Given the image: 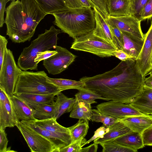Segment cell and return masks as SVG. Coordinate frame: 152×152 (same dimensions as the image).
I'll list each match as a JSON object with an SVG mask.
<instances>
[{
  "mask_svg": "<svg viewBox=\"0 0 152 152\" xmlns=\"http://www.w3.org/2000/svg\"><path fill=\"white\" fill-rule=\"evenodd\" d=\"M135 60L121 61L116 66L102 74L84 77L80 80L84 87L115 102L129 104L142 91L144 79Z\"/></svg>",
  "mask_w": 152,
  "mask_h": 152,
  "instance_id": "1",
  "label": "cell"
},
{
  "mask_svg": "<svg viewBox=\"0 0 152 152\" xmlns=\"http://www.w3.org/2000/svg\"><path fill=\"white\" fill-rule=\"evenodd\" d=\"M52 15L55 18L54 24L74 39L93 31L95 27L94 12L91 7L70 8Z\"/></svg>",
  "mask_w": 152,
  "mask_h": 152,
  "instance_id": "2",
  "label": "cell"
},
{
  "mask_svg": "<svg viewBox=\"0 0 152 152\" xmlns=\"http://www.w3.org/2000/svg\"><path fill=\"white\" fill-rule=\"evenodd\" d=\"M62 32L61 30L52 26L49 30L45 29L44 33L39 34L28 47L23 48L18 59V67L23 71L37 70L38 64L34 62L37 54L52 48L55 49L58 35Z\"/></svg>",
  "mask_w": 152,
  "mask_h": 152,
  "instance_id": "3",
  "label": "cell"
},
{
  "mask_svg": "<svg viewBox=\"0 0 152 152\" xmlns=\"http://www.w3.org/2000/svg\"><path fill=\"white\" fill-rule=\"evenodd\" d=\"M48 77L44 71L33 72L21 70L14 95L20 94H47L60 92L58 87L47 81Z\"/></svg>",
  "mask_w": 152,
  "mask_h": 152,
  "instance_id": "4",
  "label": "cell"
},
{
  "mask_svg": "<svg viewBox=\"0 0 152 152\" xmlns=\"http://www.w3.org/2000/svg\"><path fill=\"white\" fill-rule=\"evenodd\" d=\"M6 34L14 43L29 41L33 36L26 24L20 1H12L5 10Z\"/></svg>",
  "mask_w": 152,
  "mask_h": 152,
  "instance_id": "5",
  "label": "cell"
},
{
  "mask_svg": "<svg viewBox=\"0 0 152 152\" xmlns=\"http://www.w3.org/2000/svg\"><path fill=\"white\" fill-rule=\"evenodd\" d=\"M71 48L89 52L102 58L114 56L118 50L110 43L94 35L93 31L74 39Z\"/></svg>",
  "mask_w": 152,
  "mask_h": 152,
  "instance_id": "6",
  "label": "cell"
},
{
  "mask_svg": "<svg viewBox=\"0 0 152 152\" xmlns=\"http://www.w3.org/2000/svg\"><path fill=\"white\" fill-rule=\"evenodd\" d=\"M21 70L16 64L12 52L7 48L0 69V88L9 96L14 95Z\"/></svg>",
  "mask_w": 152,
  "mask_h": 152,
  "instance_id": "7",
  "label": "cell"
},
{
  "mask_svg": "<svg viewBox=\"0 0 152 152\" xmlns=\"http://www.w3.org/2000/svg\"><path fill=\"white\" fill-rule=\"evenodd\" d=\"M17 127L32 152H59L47 138L20 121Z\"/></svg>",
  "mask_w": 152,
  "mask_h": 152,
  "instance_id": "8",
  "label": "cell"
},
{
  "mask_svg": "<svg viewBox=\"0 0 152 152\" xmlns=\"http://www.w3.org/2000/svg\"><path fill=\"white\" fill-rule=\"evenodd\" d=\"M57 53L43 60V65L49 74H58L67 69L77 56L66 48L57 45Z\"/></svg>",
  "mask_w": 152,
  "mask_h": 152,
  "instance_id": "9",
  "label": "cell"
},
{
  "mask_svg": "<svg viewBox=\"0 0 152 152\" xmlns=\"http://www.w3.org/2000/svg\"><path fill=\"white\" fill-rule=\"evenodd\" d=\"M96 107L102 113L117 120L129 116L146 115L140 112L129 104L112 100L101 103Z\"/></svg>",
  "mask_w": 152,
  "mask_h": 152,
  "instance_id": "10",
  "label": "cell"
},
{
  "mask_svg": "<svg viewBox=\"0 0 152 152\" xmlns=\"http://www.w3.org/2000/svg\"><path fill=\"white\" fill-rule=\"evenodd\" d=\"M26 24L33 36L36 28L47 15L40 8L35 0H20Z\"/></svg>",
  "mask_w": 152,
  "mask_h": 152,
  "instance_id": "11",
  "label": "cell"
},
{
  "mask_svg": "<svg viewBox=\"0 0 152 152\" xmlns=\"http://www.w3.org/2000/svg\"><path fill=\"white\" fill-rule=\"evenodd\" d=\"M19 121L9 96L0 88V129L16 126Z\"/></svg>",
  "mask_w": 152,
  "mask_h": 152,
  "instance_id": "12",
  "label": "cell"
},
{
  "mask_svg": "<svg viewBox=\"0 0 152 152\" xmlns=\"http://www.w3.org/2000/svg\"><path fill=\"white\" fill-rule=\"evenodd\" d=\"M152 54V20L148 31L144 34V43L141 51L135 60L136 64L144 77L152 71L151 60Z\"/></svg>",
  "mask_w": 152,
  "mask_h": 152,
  "instance_id": "13",
  "label": "cell"
},
{
  "mask_svg": "<svg viewBox=\"0 0 152 152\" xmlns=\"http://www.w3.org/2000/svg\"><path fill=\"white\" fill-rule=\"evenodd\" d=\"M107 19L109 24L116 26L121 31L130 33L142 39H144L140 26L141 21L130 15L119 17L109 16Z\"/></svg>",
  "mask_w": 152,
  "mask_h": 152,
  "instance_id": "14",
  "label": "cell"
},
{
  "mask_svg": "<svg viewBox=\"0 0 152 152\" xmlns=\"http://www.w3.org/2000/svg\"><path fill=\"white\" fill-rule=\"evenodd\" d=\"M20 121L47 138L56 147L59 152L60 149L68 145L72 142L70 134H60L53 133L40 127L32 121Z\"/></svg>",
  "mask_w": 152,
  "mask_h": 152,
  "instance_id": "15",
  "label": "cell"
},
{
  "mask_svg": "<svg viewBox=\"0 0 152 152\" xmlns=\"http://www.w3.org/2000/svg\"><path fill=\"white\" fill-rule=\"evenodd\" d=\"M93 9L96 22L95 27L93 31L94 34L110 43L118 50L107 18L95 7Z\"/></svg>",
  "mask_w": 152,
  "mask_h": 152,
  "instance_id": "16",
  "label": "cell"
},
{
  "mask_svg": "<svg viewBox=\"0 0 152 152\" xmlns=\"http://www.w3.org/2000/svg\"><path fill=\"white\" fill-rule=\"evenodd\" d=\"M117 120L123 123L133 131L142 134L152 126V115L147 114L129 116Z\"/></svg>",
  "mask_w": 152,
  "mask_h": 152,
  "instance_id": "17",
  "label": "cell"
},
{
  "mask_svg": "<svg viewBox=\"0 0 152 152\" xmlns=\"http://www.w3.org/2000/svg\"><path fill=\"white\" fill-rule=\"evenodd\" d=\"M129 104L142 113L152 115V88L144 86L142 92Z\"/></svg>",
  "mask_w": 152,
  "mask_h": 152,
  "instance_id": "18",
  "label": "cell"
},
{
  "mask_svg": "<svg viewBox=\"0 0 152 152\" xmlns=\"http://www.w3.org/2000/svg\"><path fill=\"white\" fill-rule=\"evenodd\" d=\"M9 97L20 121H31L36 120L33 116L34 109L32 107L16 95H13Z\"/></svg>",
  "mask_w": 152,
  "mask_h": 152,
  "instance_id": "19",
  "label": "cell"
},
{
  "mask_svg": "<svg viewBox=\"0 0 152 152\" xmlns=\"http://www.w3.org/2000/svg\"><path fill=\"white\" fill-rule=\"evenodd\" d=\"M123 38V51L135 60L142 47L144 39L137 37L128 32L122 31Z\"/></svg>",
  "mask_w": 152,
  "mask_h": 152,
  "instance_id": "20",
  "label": "cell"
},
{
  "mask_svg": "<svg viewBox=\"0 0 152 152\" xmlns=\"http://www.w3.org/2000/svg\"><path fill=\"white\" fill-rule=\"evenodd\" d=\"M133 132L123 123L117 121L109 127L108 131L102 136L96 139L94 142L98 144L114 140L116 138L127 133Z\"/></svg>",
  "mask_w": 152,
  "mask_h": 152,
  "instance_id": "21",
  "label": "cell"
},
{
  "mask_svg": "<svg viewBox=\"0 0 152 152\" xmlns=\"http://www.w3.org/2000/svg\"><path fill=\"white\" fill-rule=\"evenodd\" d=\"M117 143L124 146L136 151L144 148L142 134L132 132L121 136L114 140Z\"/></svg>",
  "mask_w": 152,
  "mask_h": 152,
  "instance_id": "22",
  "label": "cell"
},
{
  "mask_svg": "<svg viewBox=\"0 0 152 152\" xmlns=\"http://www.w3.org/2000/svg\"><path fill=\"white\" fill-rule=\"evenodd\" d=\"M57 93L47 94H20L14 95L23 99L34 108L39 105L53 103Z\"/></svg>",
  "mask_w": 152,
  "mask_h": 152,
  "instance_id": "23",
  "label": "cell"
},
{
  "mask_svg": "<svg viewBox=\"0 0 152 152\" xmlns=\"http://www.w3.org/2000/svg\"><path fill=\"white\" fill-rule=\"evenodd\" d=\"M106 3L109 16L130 15V0H106Z\"/></svg>",
  "mask_w": 152,
  "mask_h": 152,
  "instance_id": "24",
  "label": "cell"
},
{
  "mask_svg": "<svg viewBox=\"0 0 152 152\" xmlns=\"http://www.w3.org/2000/svg\"><path fill=\"white\" fill-rule=\"evenodd\" d=\"M75 100V98H68L61 91L57 93L55 99L56 108L53 118L57 119L64 114L71 112Z\"/></svg>",
  "mask_w": 152,
  "mask_h": 152,
  "instance_id": "25",
  "label": "cell"
},
{
  "mask_svg": "<svg viewBox=\"0 0 152 152\" xmlns=\"http://www.w3.org/2000/svg\"><path fill=\"white\" fill-rule=\"evenodd\" d=\"M75 102L69 115L72 118L90 121L92 114L91 104L79 99L76 96Z\"/></svg>",
  "mask_w": 152,
  "mask_h": 152,
  "instance_id": "26",
  "label": "cell"
},
{
  "mask_svg": "<svg viewBox=\"0 0 152 152\" xmlns=\"http://www.w3.org/2000/svg\"><path fill=\"white\" fill-rule=\"evenodd\" d=\"M56 120L52 117L45 119H36L31 121L40 127L52 133L60 134H70L68 128L61 125L57 122Z\"/></svg>",
  "mask_w": 152,
  "mask_h": 152,
  "instance_id": "27",
  "label": "cell"
},
{
  "mask_svg": "<svg viewBox=\"0 0 152 152\" xmlns=\"http://www.w3.org/2000/svg\"><path fill=\"white\" fill-rule=\"evenodd\" d=\"M41 10L47 15L66 11L68 7L64 0H35Z\"/></svg>",
  "mask_w": 152,
  "mask_h": 152,
  "instance_id": "28",
  "label": "cell"
},
{
  "mask_svg": "<svg viewBox=\"0 0 152 152\" xmlns=\"http://www.w3.org/2000/svg\"><path fill=\"white\" fill-rule=\"evenodd\" d=\"M47 81L56 86L60 91L69 89H76L84 87V83L80 81L62 78H53L48 76Z\"/></svg>",
  "mask_w": 152,
  "mask_h": 152,
  "instance_id": "29",
  "label": "cell"
},
{
  "mask_svg": "<svg viewBox=\"0 0 152 152\" xmlns=\"http://www.w3.org/2000/svg\"><path fill=\"white\" fill-rule=\"evenodd\" d=\"M68 128L72 137V142L83 139L88 132L89 128V121L84 119H79L75 124Z\"/></svg>",
  "mask_w": 152,
  "mask_h": 152,
  "instance_id": "30",
  "label": "cell"
},
{
  "mask_svg": "<svg viewBox=\"0 0 152 152\" xmlns=\"http://www.w3.org/2000/svg\"><path fill=\"white\" fill-rule=\"evenodd\" d=\"M33 116L36 119L43 120L53 117L55 112L56 104H45L37 106L33 108Z\"/></svg>",
  "mask_w": 152,
  "mask_h": 152,
  "instance_id": "31",
  "label": "cell"
},
{
  "mask_svg": "<svg viewBox=\"0 0 152 152\" xmlns=\"http://www.w3.org/2000/svg\"><path fill=\"white\" fill-rule=\"evenodd\" d=\"M77 90L78 91L75 95V96H76L80 100L91 104L97 103L95 100L96 99L110 100L109 99L102 97L95 91L87 88L83 87Z\"/></svg>",
  "mask_w": 152,
  "mask_h": 152,
  "instance_id": "32",
  "label": "cell"
},
{
  "mask_svg": "<svg viewBox=\"0 0 152 152\" xmlns=\"http://www.w3.org/2000/svg\"><path fill=\"white\" fill-rule=\"evenodd\" d=\"M102 148V152H135L136 151L122 145L114 140L100 144Z\"/></svg>",
  "mask_w": 152,
  "mask_h": 152,
  "instance_id": "33",
  "label": "cell"
},
{
  "mask_svg": "<svg viewBox=\"0 0 152 152\" xmlns=\"http://www.w3.org/2000/svg\"><path fill=\"white\" fill-rule=\"evenodd\" d=\"M91 120L92 122H101L107 128L110 127L117 121V119L104 114L95 109H92Z\"/></svg>",
  "mask_w": 152,
  "mask_h": 152,
  "instance_id": "34",
  "label": "cell"
},
{
  "mask_svg": "<svg viewBox=\"0 0 152 152\" xmlns=\"http://www.w3.org/2000/svg\"><path fill=\"white\" fill-rule=\"evenodd\" d=\"M147 0H130V15L142 21L141 15Z\"/></svg>",
  "mask_w": 152,
  "mask_h": 152,
  "instance_id": "35",
  "label": "cell"
},
{
  "mask_svg": "<svg viewBox=\"0 0 152 152\" xmlns=\"http://www.w3.org/2000/svg\"><path fill=\"white\" fill-rule=\"evenodd\" d=\"M109 25L116 43L118 49L123 50L124 41L122 31L115 25L111 24H109Z\"/></svg>",
  "mask_w": 152,
  "mask_h": 152,
  "instance_id": "36",
  "label": "cell"
},
{
  "mask_svg": "<svg viewBox=\"0 0 152 152\" xmlns=\"http://www.w3.org/2000/svg\"><path fill=\"white\" fill-rule=\"evenodd\" d=\"M86 141L84 138L72 142L68 145L60 149L59 152H80L82 145Z\"/></svg>",
  "mask_w": 152,
  "mask_h": 152,
  "instance_id": "37",
  "label": "cell"
},
{
  "mask_svg": "<svg viewBox=\"0 0 152 152\" xmlns=\"http://www.w3.org/2000/svg\"><path fill=\"white\" fill-rule=\"evenodd\" d=\"M92 8L95 7L107 18L109 16L107 6L106 0H88Z\"/></svg>",
  "mask_w": 152,
  "mask_h": 152,
  "instance_id": "38",
  "label": "cell"
},
{
  "mask_svg": "<svg viewBox=\"0 0 152 152\" xmlns=\"http://www.w3.org/2000/svg\"><path fill=\"white\" fill-rule=\"evenodd\" d=\"M8 140L5 129H0V152H15L11 150L10 147L7 148Z\"/></svg>",
  "mask_w": 152,
  "mask_h": 152,
  "instance_id": "39",
  "label": "cell"
},
{
  "mask_svg": "<svg viewBox=\"0 0 152 152\" xmlns=\"http://www.w3.org/2000/svg\"><path fill=\"white\" fill-rule=\"evenodd\" d=\"M8 42L7 40L5 37L0 35V69L2 67L4 54L7 49Z\"/></svg>",
  "mask_w": 152,
  "mask_h": 152,
  "instance_id": "40",
  "label": "cell"
},
{
  "mask_svg": "<svg viewBox=\"0 0 152 152\" xmlns=\"http://www.w3.org/2000/svg\"><path fill=\"white\" fill-rule=\"evenodd\" d=\"M57 53V52L56 50H47L43 52H39L37 54V56L34 59V62L37 64H38L40 61L46 59Z\"/></svg>",
  "mask_w": 152,
  "mask_h": 152,
  "instance_id": "41",
  "label": "cell"
},
{
  "mask_svg": "<svg viewBox=\"0 0 152 152\" xmlns=\"http://www.w3.org/2000/svg\"><path fill=\"white\" fill-rule=\"evenodd\" d=\"M152 17V0H147L142 11V20Z\"/></svg>",
  "mask_w": 152,
  "mask_h": 152,
  "instance_id": "42",
  "label": "cell"
},
{
  "mask_svg": "<svg viewBox=\"0 0 152 152\" xmlns=\"http://www.w3.org/2000/svg\"><path fill=\"white\" fill-rule=\"evenodd\" d=\"M142 137L145 146H152V126L144 131Z\"/></svg>",
  "mask_w": 152,
  "mask_h": 152,
  "instance_id": "43",
  "label": "cell"
},
{
  "mask_svg": "<svg viewBox=\"0 0 152 152\" xmlns=\"http://www.w3.org/2000/svg\"><path fill=\"white\" fill-rule=\"evenodd\" d=\"M108 130L109 127L107 128L104 126L99 127L94 132V134L93 136L84 143L82 145V147L104 134L105 133L108 131Z\"/></svg>",
  "mask_w": 152,
  "mask_h": 152,
  "instance_id": "44",
  "label": "cell"
},
{
  "mask_svg": "<svg viewBox=\"0 0 152 152\" xmlns=\"http://www.w3.org/2000/svg\"><path fill=\"white\" fill-rule=\"evenodd\" d=\"M114 56L123 61L130 59H134L133 57L121 50H117L115 53Z\"/></svg>",
  "mask_w": 152,
  "mask_h": 152,
  "instance_id": "45",
  "label": "cell"
},
{
  "mask_svg": "<svg viewBox=\"0 0 152 152\" xmlns=\"http://www.w3.org/2000/svg\"><path fill=\"white\" fill-rule=\"evenodd\" d=\"M7 3L5 0H0V27H3L5 23L4 19V13L6 8L5 6Z\"/></svg>",
  "mask_w": 152,
  "mask_h": 152,
  "instance_id": "46",
  "label": "cell"
},
{
  "mask_svg": "<svg viewBox=\"0 0 152 152\" xmlns=\"http://www.w3.org/2000/svg\"><path fill=\"white\" fill-rule=\"evenodd\" d=\"M66 6L70 8L84 7L79 0H64Z\"/></svg>",
  "mask_w": 152,
  "mask_h": 152,
  "instance_id": "47",
  "label": "cell"
},
{
  "mask_svg": "<svg viewBox=\"0 0 152 152\" xmlns=\"http://www.w3.org/2000/svg\"><path fill=\"white\" fill-rule=\"evenodd\" d=\"M98 145L94 142L86 147L82 148L80 152H96L98 148Z\"/></svg>",
  "mask_w": 152,
  "mask_h": 152,
  "instance_id": "48",
  "label": "cell"
},
{
  "mask_svg": "<svg viewBox=\"0 0 152 152\" xmlns=\"http://www.w3.org/2000/svg\"><path fill=\"white\" fill-rule=\"evenodd\" d=\"M144 86L152 88V71L151 72L149 76L147 77H145Z\"/></svg>",
  "mask_w": 152,
  "mask_h": 152,
  "instance_id": "49",
  "label": "cell"
},
{
  "mask_svg": "<svg viewBox=\"0 0 152 152\" xmlns=\"http://www.w3.org/2000/svg\"><path fill=\"white\" fill-rule=\"evenodd\" d=\"M84 7H91V5L88 0H79Z\"/></svg>",
  "mask_w": 152,
  "mask_h": 152,
  "instance_id": "50",
  "label": "cell"
},
{
  "mask_svg": "<svg viewBox=\"0 0 152 152\" xmlns=\"http://www.w3.org/2000/svg\"><path fill=\"white\" fill-rule=\"evenodd\" d=\"M5 0V1H6V2L7 3L8 1H16L17 0Z\"/></svg>",
  "mask_w": 152,
  "mask_h": 152,
  "instance_id": "51",
  "label": "cell"
},
{
  "mask_svg": "<svg viewBox=\"0 0 152 152\" xmlns=\"http://www.w3.org/2000/svg\"><path fill=\"white\" fill-rule=\"evenodd\" d=\"M151 66L152 67V54L151 58Z\"/></svg>",
  "mask_w": 152,
  "mask_h": 152,
  "instance_id": "52",
  "label": "cell"
}]
</instances>
